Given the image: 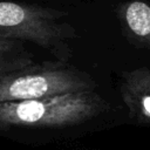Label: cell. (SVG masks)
I'll use <instances>...</instances> for the list:
<instances>
[{
  "instance_id": "obj_1",
  "label": "cell",
  "mask_w": 150,
  "mask_h": 150,
  "mask_svg": "<svg viewBox=\"0 0 150 150\" xmlns=\"http://www.w3.org/2000/svg\"><path fill=\"white\" fill-rule=\"evenodd\" d=\"M109 108L95 90L0 103V130L68 128L86 123Z\"/></svg>"
},
{
  "instance_id": "obj_2",
  "label": "cell",
  "mask_w": 150,
  "mask_h": 150,
  "mask_svg": "<svg viewBox=\"0 0 150 150\" xmlns=\"http://www.w3.org/2000/svg\"><path fill=\"white\" fill-rule=\"evenodd\" d=\"M66 15L55 8L0 1V36L34 42L57 60L68 62L76 32L71 25L60 21Z\"/></svg>"
},
{
  "instance_id": "obj_3",
  "label": "cell",
  "mask_w": 150,
  "mask_h": 150,
  "mask_svg": "<svg viewBox=\"0 0 150 150\" xmlns=\"http://www.w3.org/2000/svg\"><path fill=\"white\" fill-rule=\"evenodd\" d=\"M95 87L96 83L88 73L68 62H33L19 69L0 73V103L94 90Z\"/></svg>"
},
{
  "instance_id": "obj_4",
  "label": "cell",
  "mask_w": 150,
  "mask_h": 150,
  "mask_svg": "<svg viewBox=\"0 0 150 150\" xmlns=\"http://www.w3.org/2000/svg\"><path fill=\"white\" fill-rule=\"evenodd\" d=\"M120 91L129 117L138 124L150 127V69L139 67L123 71Z\"/></svg>"
},
{
  "instance_id": "obj_5",
  "label": "cell",
  "mask_w": 150,
  "mask_h": 150,
  "mask_svg": "<svg viewBox=\"0 0 150 150\" xmlns=\"http://www.w3.org/2000/svg\"><path fill=\"white\" fill-rule=\"evenodd\" d=\"M127 40L137 48L150 49V2L130 0L117 8Z\"/></svg>"
},
{
  "instance_id": "obj_6",
  "label": "cell",
  "mask_w": 150,
  "mask_h": 150,
  "mask_svg": "<svg viewBox=\"0 0 150 150\" xmlns=\"http://www.w3.org/2000/svg\"><path fill=\"white\" fill-rule=\"evenodd\" d=\"M34 62L25 41L0 36V73L22 68Z\"/></svg>"
}]
</instances>
